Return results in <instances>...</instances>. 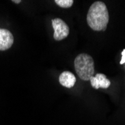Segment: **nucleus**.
<instances>
[{
  "mask_svg": "<svg viewBox=\"0 0 125 125\" xmlns=\"http://www.w3.org/2000/svg\"><path fill=\"white\" fill-rule=\"evenodd\" d=\"M76 81V76L74 74L70 71H64L59 76V83L60 84L66 88H72Z\"/></svg>",
  "mask_w": 125,
  "mask_h": 125,
  "instance_id": "nucleus-6",
  "label": "nucleus"
},
{
  "mask_svg": "<svg viewBox=\"0 0 125 125\" xmlns=\"http://www.w3.org/2000/svg\"><path fill=\"white\" fill-rule=\"evenodd\" d=\"M12 2H14V3H17V4H19L20 2H21L20 0H13Z\"/></svg>",
  "mask_w": 125,
  "mask_h": 125,
  "instance_id": "nucleus-9",
  "label": "nucleus"
},
{
  "mask_svg": "<svg viewBox=\"0 0 125 125\" xmlns=\"http://www.w3.org/2000/svg\"><path fill=\"white\" fill-rule=\"evenodd\" d=\"M121 55H122V59H121V60L120 62V64H123L125 63V49L121 52Z\"/></svg>",
  "mask_w": 125,
  "mask_h": 125,
  "instance_id": "nucleus-8",
  "label": "nucleus"
},
{
  "mask_svg": "<svg viewBox=\"0 0 125 125\" xmlns=\"http://www.w3.org/2000/svg\"><path fill=\"white\" fill-rule=\"evenodd\" d=\"M55 2L61 8H68L73 5L74 2L73 0H55Z\"/></svg>",
  "mask_w": 125,
  "mask_h": 125,
  "instance_id": "nucleus-7",
  "label": "nucleus"
},
{
  "mask_svg": "<svg viewBox=\"0 0 125 125\" xmlns=\"http://www.w3.org/2000/svg\"><path fill=\"white\" fill-rule=\"evenodd\" d=\"M52 25L54 29L53 38L55 41H62L66 38L70 33V29L66 22L60 18H55L52 20Z\"/></svg>",
  "mask_w": 125,
  "mask_h": 125,
  "instance_id": "nucleus-3",
  "label": "nucleus"
},
{
  "mask_svg": "<svg viewBox=\"0 0 125 125\" xmlns=\"http://www.w3.org/2000/svg\"><path fill=\"white\" fill-rule=\"evenodd\" d=\"M109 20L108 9L104 2L97 1L90 6L87 14V22L91 29L97 31H105Z\"/></svg>",
  "mask_w": 125,
  "mask_h": 125,
  "instance_id": "nucleus-1",
  "label": "nucleus"
},
{
  "mask_svg": "<svg viewBox=\"0 0 125 125\" xmlns=\"http://www.w3.org/2000/svg\"><path fill=\"white\" fill-rule=\"evenodd\" d=\"M90 82L92 86L95 89H98L100 88H107L111 84L110 80L107 79L106 75L104 73H97L90 79Z\"/></svg>",
  "mask_w": 125,
  "mask_h": 125,
  "instance_id": "nucleus-5",
  "label": "nucleus"
},
{
  "mask_svg": "<svg viewBox=\"0 0 125 125\" xmlns=\"http://www.w3.org/2000/svg\"><path fill=\"white\" fill-rule=\"evenodd\" d=\"M76 73L82 80L88 81L94 74V62L91 55L86 53L78 55L74 60Z\"/></svg>",
  "mask_w": 125,
  "mask_h": 125,
  "instance_id": "nucleus-2",
  "label": "nucleus"
},
{
  "mask_svg": "<svg viewBox=\"0 0 125 125\" xmlns=\"http://www.w3.org/2000/svg\"><path fill=\"white\" fill-rule=\"evenodd\" d=\"M14 43V36L9 30L0 29V51L10 49Z\"/></svg>",
  "mask_w": 125,
  "mask_h": 125,
  "instance_id": "nucleus-4",
  "label": "nucleus"
}]
</instances>
